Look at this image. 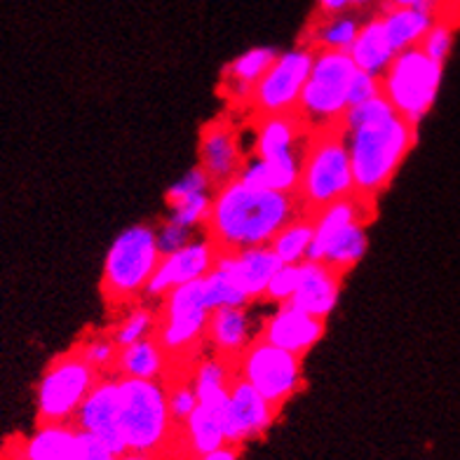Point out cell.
Returning <instances> with one entry per match:
<instances>
[{
  "label": "cell",
  "mask_w": 460,
  "mask_h": 460,
  "mask_svg": "<svg viewBox=\"0 0 460 460\" xmlns=\"http://www.w3.org/2000/svg\"><path fill=\"white\" fill-rule=\"evenodd\" d=\"M198 155H200L198 167L212 179L214 188L233 181L240 174L247 155L240 146V132L235 122L230 120L228 115L214 118L200 129Z\"/></svg>",
  "instance_id": "15"
},
{
  "label": "cell",
  "mask_w": 460,
  "mask_h": 460,
  "mask_svg": "<svg viewBox=\"0 0 460 460\" xmlns=\"http://www.w3.org/2000/svg\"><path fill=\"white\" fill-rule=\"evenodd\" d=\"M367 247H369L367 221H352V224L336 230L310 261H322L345 278L364 259Z\"/></svg>",
  "instance_id": "25"
},
{
  "label": "cell",
  "mask_w": 460,
  "mask_h": 460,
  "mask_svg": "<svg viewBox=\"0 0 460 460\" xmlns=\"http://www.w3.org/2000/svg\"><path fill=\"white\" fill-rule=\"evenodd\" d=\"M118 385H120L118 425L128 451L160 456L176 430L167 406L164 383L118 376Z\"/></svg>",
  "instance_id": "5"
},
{
  "label": "cell",
  "mask_w": 460,
  "mask_h": 460,
  "mask_svg": "<svg viewBox=\"0 0 460 460\" xmlns=\"http://www.w3.org/2000/svg\"><path fill=\"white\" fill-rule=\"evenodd\" d=\"M73 348L80 352V358L85 359L90 367H94L102 376L113 374L115 358H118V345L111 339L109 332L87 333Z\"/></svg>",
  "instance_id": "33"
},
{
  "label": "cell",
  "mask_w": 460,
  "mask_h": 460,
  "mask_svg": "<svg viewBox=\"0 0 460 460\" xmlns=\"http://www.w3.org/2000/svg\"><path fill=\"white\" fill-rule=\"evenodd\" d=\"M212 195L214 193H198L179 198V200H170L167 202V218L193 230L205 228L209 207H212Z\"/></svg>",
  "instance_id": "34"
},
{
  "label": "cell",
  "mask_w": 460,
  "mask_h": 460,
  "mask_svg": "<svg viewBox=\"0 0 460 460\" xmlns=\"http://www.w3.org/2000/svg\"><path fill=\"white\" fill-rule=\"evenodd\" d=\"M155 237H158L160 254H172L176 249H181L195 237V230L188 226L176 224L172 218H164L163 224L155 226Z\"/></svg>",
  "instance_id": "39"
},
{
  "label": "cell",
  "mask_w": 460,
  "mask_h": 460,
  "mask_svg": "<svg viewBox=\"0 0 460 460\" xmlns=\"http://www.w3.org/2000/svg\"><path fill=\"white\" fill-rule=\"evenodd\" d=\"M298 285V266H282L278 268L270 278L266 287V294H263V301H268L270 305H279V303H289V298L294 296Z\"/></svg>",
  "instance_id": "37"
},
{
  "label": "cell",
  "mask_w": 460,
  "mask_h": 460,
  "mask_svg": "<svg viewBox=\"0 0 460 460\" xmlns=\"http://www.w3.org/2000/svg\"><path fill=\"white\" fill-rule=\"evenodd\" d=\"M243 454V447H235V444H224V447L214 448L209 454L195 456L193 460H240Z\"/></svg>",
  "instance_id": "41"
},
{
  "label": "cell",
  "mask_w": 460,
  "mask_h": 460,
  "mask_svg": "<svg viewBox=\"0 0 460 460\" xmlns=\"http://www.w3.org/2000/svg\"><path fill=\"white\" fill-rule=\"evenodd\" d=\"M118 460H160V458L153 454H134V451H128V454H122Z\"/></svg>",
  "instance_id": "44"
},
{
  "label": "cell",
  "mask_w": 460,
  "mask_h": 460,
  "mask_svg": "<svg viewBox=\"0 0 460 460\" xmlns=\"http://www.w3.org/2000/svg\"><path fill=\"white\" fill-rule=\"evenodd\" d=\"M310 128L298 113L254 115V148L252 158H278L285 153L301 151Z\"/></svg>",
  "instance_id": "20"
},
{
  "label": "cell",
  "mask_w": 460,
  "mask_h": 460,
  "mask_svg": "<svg viewBox=\"0 0 460 460\" xmlns=\"http://www.w3.org/2000/svg\"><path fill=\"white\" fill-rule=\"evenodd\" d=\"M153 332H155V310L141 301L120 310L113 327L109 329L111 339L115 341L118 348L134 343V341L148 339V336H153Z\"/></svg>",
  "instance_id": "31"
},
{
  "label": "cell",
  "mask_w": 460,
  "mask_h": 460,
  "mask_svg": "<svg viewBox=\"0 0 460 460\" xmlns=\"http://www.w3.org/2000/svg\"><path fill=\"white\" fill-rule=\"evenodd\" d=\"M359 19L352 14H320L313 29H310L308 45L315 49H343L348 52L358 36L359 31Z\"/></svg>",
  "instance_id": "30"
},
{
  "label": "cell",
  "mask_w": 460,
  "mask_h": 460,
  "mask_svg": "<svg viewBox=\"0 0 460 460\" xmlns=\"http://www.w3.org/2000/svg\"><path fill=\"white\" fill-rule=\"evenodd\" d=\"M358 66L343 49H315L296 113L310 129L341 125L348 109V87Z\"/></svg>",
  "instance_id": "7"
},
{
  "label": "cell",
  "mask_w": 460,
  "mask_h": 460,
  "mask_svg": "<svg viewBox=\"0 0 460 460\" xmlns=\"http://www.w3.org/2000/svg\"><path fill=\"white\" fill-rule=\"evenodd\" d=\"M374 0H350V7H355V10H362V7H369Z\"/></svg>",
  "instance_id": "45"
},
{
  "label": "cell",
  "mask_w": 460,
  "mask_h": 460,
  "mask_svg": "<svg viewBox=\"0 0 460 460\" xmlns=\"http://www.w3.org/2000/svg\"><path fill=\"white\" fill-rule=\"evenodd\" d=\"M113 460H118V458H113Z\"/></svg>",
  "instance_id": "46"
},
{
  "label": "cell",
  "mask_w": 460,
  "mask_h": 460,
  "mask_svg": "<svg viewBox=\"0 0 460 460\" xmlns=\"http://www.w3.org/2000/svg\"><path fill=\"white\" fill-rule=\"evenodd\" d=\"M160 247L155 226H129L115 237L103 259L102 296L111 310H125L137 301H144V291L158 268Z\"/></svg>",
  "instance_id": "4"
},
{
  "label": "cell",
  "mask_w": 460,
  "mask_h": 460,
  "mask_svg": "<svg viewBox=\"0 0 460 460\" xmlns=\"http://www.w3.org/2000/svg\"><path fill=\"white\" fill-rule=\"evenodd\" d=\"M202 285H205L207 305L212 310L224 308V305H249L243 289L235 285V279L230 278L228 270L217 261H214L212 270L202 278Z\"/></svg>",
  "instance_id": "32"
},
{
  "label": "cell",
  "mask_w": 460,
  "mask_h": 460,
  "mask_svg": "<svg viewBox=\"0 0 460 460\" xmlns=\"http://www.w3.org/2000/svg\"><path fill=\"white\" fill-rule=\"evenodd\" d=\"M355 195L350 153L341 125L310 129L303 146L296 200L303 212L315 214L322 207Z\"/></svg>",
  "instance_id": "3"
},
{
  "label": "cell",
  "mask_w": 460,
  "mask_h": 460,
  "mask_svg": "<svg viewBox=\"0 0 460 460\" xmlns=\"http://www.w3.org/2000/svg\"><path fill=\"white\" fill-rule=\"evenodd\" d=\"M345 139L350 153L355 195L376 202L411 153L416 144V125L393 113L345 132Z\"/></svg>",
  "instance_id": "2"
},
{
  "label": "cell",
  "mask_w": 460,
  "mask_h": 460,
  "mask_svg": "<svg viewBox=\"0 0 460 460\" xmlns=\"http://www.w3.org/2000/svg\"><path fill=\"white\" fill-rule=\"evenodd\" d=\"M381 17L383 31L388 36L390 45L394 52L402 49L418 48L432 24H435V14L420 7H385Z\"/></svg>",
  "instance_id": "27"
},
{
  "label": "cell",
  "mask_w": 460,
  "mask_h": 460,
  "mask_svg": "<svg viewBox=\"0 0 460 460\" xmlns=\"http://www.w3.org/2000/svg\"><path fill=\"white\" fill-rule=\"evenodd\" d=\"M170 355L160 348L158 341L148 336V339L118 348L113 374L122 376V378L163 381L164 374L170 371Z\"/></svg>",
  "instance_id": "24"
},
{
  "label": "cell",
  "mask_w": 460,
  "mask_h": 460,
  "mask_svg": "<svg viewBox=\"0 0 460 460\" xmlns=\"http://www.w3.org/2000/svg\"><path fill=\"white\" fill-rule=\"evenodd\" d=\"M381 5L383 10L385 7H420L437 17V0H381Z\"/></svg>",
  "instance_id": "42"
},
{
  "label": "cell",
  "mask_w": 460,
  "mask_h": 460,
  "mask_svg": "<svg viewBox=\"0 0 460 460\" xmlns=\"http://www.w3.org/2000/svg\"><path fill=\"white\" fill-rule=\"evenodd\" d=\"M102 378L94 367L80 358L75 348L57 355L45 367L36 390L38 425L43 423H73V416L85 402L94 383Z\"/></svg>",
  "instance_id": "9"
},
{
  "label": "cell",
  "mask_w": 460,
  "mask_h": 460,
  "mask_svg": "<svg viewBox=\"0 0 460 460\" xmlns=\"http://www.w3.org/2000/svg\"><path fill=\"white\" fill-rule=\"evenodd\" d=\"M324 332H327V320L310 315L291 303H279L273 313L261 322L259 339L278 345L282 350L294 352L298 358H305L320 343Z\"/></svg>",
  "instance_id": "16"
},
{
  "label": "cell",
  "mask_w": 460,
  "mask_h": 460,
  "mask_svg": "<svg viewBox=\"0 0 460 460\" xmlns=\"http://www.w3.org/2000/svg\"><path fill=\"white\" fill-rule=\"evenodd\" d=\"M418 48L423 49L430 59L444 64L451 55V48H454V24H448L444 19H435V24L428 29Z\"/></svg>",
  "instance_id": "36"
},
{
  "label": "cell",
  "mask_w": 460,
  "mask_h": 460,
  "mask_svg": "<svg viewBox=\"0 0 460 460\" xmlns=\"http://www.w3.org/2000/svg\"><path fill=\"white\" fill-rule=\"evenodd\" d=\"M275 57H278V49L273 48H252L226 64L221 83H218V94L224 97L230 111H249L254 87L259 85L263 73L270 68Z\"/></svg>",
  "instance_id": "17"
},
{
  "label": "cell",
  "mask_w": 460,
  "mask_h": 460,
  "mask_svg": "<svg viewBox=\"0 0 460 460\" xmlns=\"http://www.w3.org/2000/svg\"><path fill=\"white\" fill-rule=\"evenodd\" d=\"M303 148L294 153H285L278 158H252L244 160L243 170L235 179L252 188H266V190H279V193L296 195L298 174H301Z\"/></svg>",
  "instance_id": "23"
},
{
  "label": "cell",
  "mask_w": 460,
  "mask_h": 460,
  "mask_svg": "<svg viewBox=\"0 0 460 460\" xmlns=\"http://www.w3.org/2000/svg\"><path fill=\"white\" fill-rule=\"evenodd\" d=\"M212 179L200 170V167H193L188 170L186 174L174 183V186L167 188V195H164V202L179 200V198H186V195H198V193H214Z\"/></svg>",
  "instance_id": "38"
},
{
  "label": "cell",
  "mask_w": 460,
  "mask_h": 460,
  "mask_svg": "<svg viewBox=\"0 0 460 460\" xmlns=\"http://www.w3.org/2000/svg\"><path fill=\"white\" fill-rule=\"evenodd\" d=\"M118 416H120L118 376L106 374L94 383V388L90 390L85 402L80 404V409L73 416V425L78 430L99 437L111 448V454L120 458L122 454H128V447H125V439H122Z\"/></svg>",
  "instance_id": "13"
},
{
  "label": "cell",
  "mask_w": 460,
  "mask_h": 460,
  "mask_svg": "<svg viewBox=\"0 0 460 460\" xmlns=\"http://www.w3.org/2000/svg\"><path fill=\"white\" fill-rule=\"evenodd\" d=\"M444 64L430 59L420 48L402 49L381 75V94L394 113L416 125L435 106L442 87Z\"/></svg>",
  "instance_id": "6"
},
{
  "label": "cell",
  "mask_w": 460,
  "mask_h": 460,
  "mask_svg": "<svg viewBox=\"0 0 460 460\" xmlns=\"http://www.w3.org/2000/svg\"><path fill=\"white\" fill-rule=\"evenodd\" d=\"M164 393H167V406H170V416L174 420V425H179L186 420L190 413L195 411L198 406V397H195L193 381H190V374L179 376L174 381H163Z\"/></svg>",
  "instance_id": "35"
},
{
  "label": "cell",
  "mask_w": 460,
  "mask_h": 460,
  "mask_svg": "<svg viewBox=\"0 0 460 460\" xmlns=\"http://www.w3.org/2000/svg\"><path fill=\"white\" fill-rule=\"evenodd\" d=\"M179 432L183 435L188 454L193 456V458L195 456L209 454V451L226 444L224 428H221L218 416L209 411V409H202V406H195V411L179 425Z\"/></svg>",
  "instance_id": "29"
},
{
  "label": "cell",
  "mask_w": 460,
  "mask_h": 460,
  "mask_svg": "<svg viewBox=\"0 0 460 460\" xmlns=\"http://www.w3.org/2000/svg\"><path fill=\"white\" fill-rule=\"evenodd\" d=\"M235 374L282 411L303 388V358L256 336L235 359Z\"/></svg>",
  "instance_id": "10"
},
{
  "label": "cell",
  "mask_w": 460,
  "mask_h": 460,
  "mask_svg": "<svg viewBox=\"0 0 460 460\" xmlns=\"http://www.w3.org/2000/svg\"><path fill=\"white\" fill-rule=\"evenodd\" d=\"M10 460H83L80 430L73 423H43L13 448Z\"/></svg>",
  "instance_id": "22"
},
{
  "label": "cell",
  "mask_w": 460,
  "mask_h": 460,
  "mask_svg": "<svg viewBox=\"0 0 460 460\" xmlns=\"http://www.w3.org/2000/svg\"><path fill=\"white\" fill-rule=\"evenodd\" d=\"M313 59H315V48L305 43L287 49V52H278L270 68L263 73V78L254 87L247 113H296L298 99H301L303 85L308 80Z\"/></svg>",
  "instance_id": "11"
},
{
  "label": "cell",
  "mask_w": 460,
  "mask_h": 460,
  "mask_svg": "<svg viewBox=\"0 0 460 460\" xmlns=\"http://www.w3.org/2000/svg\"><path fill=\"white\" fill-rule=\"evenodd\" d=\"M341 285H343V275L322 261L305 259L298 263V285L289 303L320 320H327L339 303Z\"/></svg>",
  "instance_id": "18"
},
{
  "label": "cell",
  "mask_w": 460,
  "mask_h": 460,
  "mask_svg": "<svg viewBox=\"0 0 460 460\" xmlns=\"http://www.w3.org/2000/svg\"><path fill=\"white\" fill-rule=\"evenodd\" d=\"M259 333H254V317L247 305H224L209 313L205 343L221 358L237 359Z\"/></svg>",
  "instance_id": "21"
},
{
  "label": "cell",
  "mask_w": 460,
  "mask_h": 460,
  "mask_svg": "<svg viewBox=\"0 0 460 460\" xmlns=\"http://www.w3.org/2000/svg\"><path fill=\"white\" fill-rule=\"evenodd\" d=\"M217 254L218 249L207 235L193 237L181 249H176L172 254H163L151 282L146 287L144 298L146 301H160L164 294H170L176 287L205 278L214 268Z\"/></svg>",
  "instance_id": "14"
},
{
  "label": "cell",
  "mask_w": 460,
  "mask_h": 460,
  "mask_svg": "<svg viewBox=\"0 0 460 460\" xmlns=\"http://www.w3.org/2000/svg\"><path fill=\"white\" fill-rule=\"evenodd\" d=\"M348 55H350V59L355 61V66L359 71H367L381 78L383 71L390 66L393 57L397 55L393 45H390L388 36H385V31H383L381 17H371L369 22H364L359 26Z\"/></svg>",
  "instance_id": "26"
},
{
  "label": "cell",
  "mask_w": 460,
  "mask_h": 460,
  "mask_svg": "<svg viewBox=\"0 0 460 460\" xmlns=\"http://www.w3.org/2000/svg\"><path fill=\"white\" fill-rule=\"evenodd\" d=\"M217 263H221L228 270L230 278L235 279V285L243 289L249 303L263 301L268 282H270L275 270L282 266L268 244L266 247L240 249V252H230V254L218 252Z\"/></svg>",
  "instance_id": "19"
},
{
  "label": "cell",
  "mask_w": 460,
  "mask_h": 460,
  "mask_svg": "<svg viewBox=\"0 0 460 460\" xmlns=\"http://www.w3.org/2000/svg\"><path fill=\"white\" fill-rule=\"evenodd\" d=\"M310 243H313V214L298 212L278 230V235L270 240L268 247L273 249L279 263L298 266L308 259Z\"/></svg>",
  "instance_id": "28"
},
{
  "label": "cell",
  "mask_w": 460,
  "mask_h": 460,
  "mask_svg": "<svg viewBox=\"0 0 460 460\" xmlns=\"http://www.w3.org/2000/svg\"><path fill=\"white\" fill-rule=\"evenodd\" d=\"M278 416L279 411L270 402L263 400L240 376H233L228 388V402H226L224 411L218 413L226 444L244 447L256 437L266 435Z\"/></svg>",
  "instance_id": "12"
},
{
  "label": "cell",
  "mask_w": 460,
  "mask_h": 460,
  "mask_svg": "<svg viewBox=\"0 0 460 460\" xmlns=\"http://www.w3.org/2000/svg\"><path fill=\"white\" fill-rule=\"evenodd\" d=\"M320 14H341L350 10V0H315Z\"/></svg>",
  "instance_id": "43"
},
{
  "label": "cell",
  "mask_w": 460,
  "mask_h": 460,
  "mask_svg": "<svg viewBox=\"0 0 460 460\" xmlns=\"http://www.w3.org/2000/svg\"><path fill=\"white\" fill-rule=\"evenodd\" d=\"M381 94V78L378 75H371L367 71H355L350 80V87H348V106L359 102H367L371 97H378Z\"/></svg>",
  "instance_id": "40"
},
{
  "label": "cell",
  "mask_w": 460,
  "mask_h": 460,
  "mask_svg": "<svg viewBox=\"0 0 460 460\" xmlns=\"http://www.w3.org/2000/svg\"><path fill=\"white\" fill-rule=\"evenodd\" d=\"M303 212L294 193L252 188L240 179L218 186L205 224V235L218 252L266 247L278 230Z\"/></svg>",
  "instance_id": "1"
},
{
  "label": "cell",
  "mask_w": 460,
  "mask_h": 460,
  "mask_svg": "<svg viewBox=\"0 0 460 460\" xmlns=\"http://www.w3.org/2000/svg\"><path fill=\"white\" fill-rule=\"evenodd\" d=\"M209 313L212 308L207 305L202 278L176 287L160 298L153 339L170 355V362L176 358H193V352L200 350Z\"/></svg>",
  "instance_id": "8"
}]
</instances>
